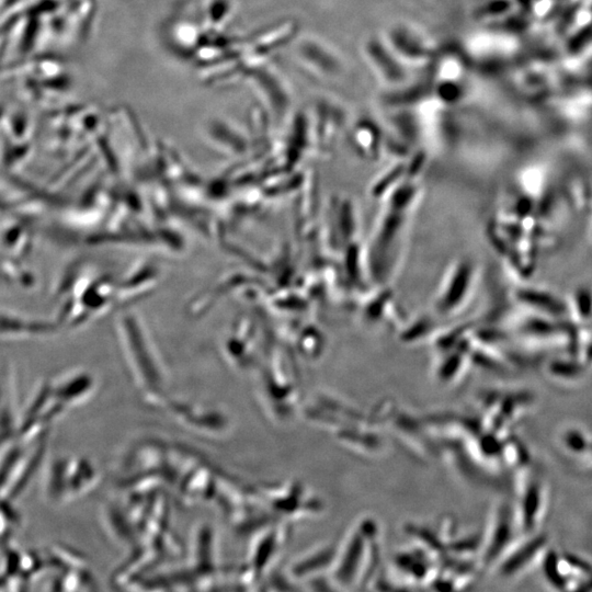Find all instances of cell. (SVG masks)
Instances as JSON below:
<instances>
[{
	"label": "cell",
	"instance_id": "6da1fadb",
	"mask_svg": "<svg viewBox=\"0 0 592 592\" xmlns=\"http://www.w3.org/2000/svg\"><path fill=\"white\" fill-rule=\"evenodd\" d=\"M92 379L83 373H71L64 376L57 384L50 386L54 396L61 400V405H75L87 397Z\"/></svg>",
	"mask_w": 592,
	"mask_h": 592
}]
</instances>
